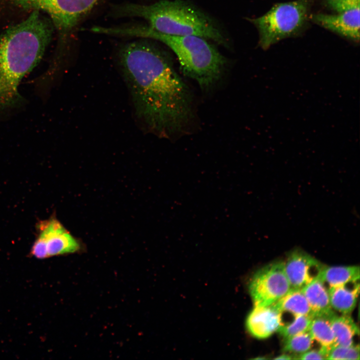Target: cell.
<instances>
[{"mask_svg": "<svg viewBox=\"0 0 360 360\" xmlns=\"http://www.w3.org/2000/svg\"><path fill=\"white\" fill-rule=\"evenodd\" d=\"M118 61L137 117L160 136L184 132L192 117V96L164 53L139 40L120 48Z\"/></svg>", "mask_w": 360, "mask_h": 360, "instance_id": "1", "label": "cell"}, {"mask_svg": "<svg viewBox=\"0 0 360 360\" xmlns=\"http://www.w3.org/2000/svg\"><path fill=\"white\" fill-rule=\"evenodd\" d=\"M52 33L51 22L33 10L0 34V114L20 101V82L40 62Z\"/></svg>", "mask_w": 360, "mask_h": 360, "instance_id": "2", "label": "cell"}, {"mask_svg": "<svg viewBox=\"0 0 360 360\" xmlns=\"http://www.w3.org/2000/svg\"><path fill=\"white\" fill-rule=\"evenodd\" d=\"M102 32L104 34L135 36L162 42L176 54L184 74L196 80L202 88L212 87L222 75L224 58L203 38L166 34L148 26H104Z\"/></svg>", "mask_w": 360, "mask_h": 360, "instance_id": "3", "label": "cell"}, {"mask_svg": "<svg viewBox=\"0 0 360 360\" xmlns=\"http://www.w3.org/2000/svg\"><path fill=\"white\" fill-rule=\"evenodd\" d=\"M114 12L116 16L142 18L150 28L160 33L196 36L225 46L228 44L208 16L182 0H162L150 4H124L116 6Z\"/></svg>", "mask_w": 360, "mask_h": 360, "instance_id": "4", "label": "cell"}, {"mask_svg": "<svg viewBox=\"0 0 360 360\" xmlns=\"http://www.w3.org/2000/svg\"><path fill=\"white\" fill-rule=\"evenodd\" d=\"M308 10V0H296L277 4L263 16L249 19L258 30L262 48L268 49L299 31L306 21Z\"/></svg>", "mask_w": 360, "mask_h": 360, "instance_id": "5", "label": "cell"}, {"mask_svg": "<svg viewBox=\"0 0 360 360\" xmlns=\"http://www.w3.org/2000/svg\"><path fill=\"white\" fill-rule=\"evenodd\" d=\"M37 229L38 234L30 251L32 257L46 259L74 253L80 248L78 241L56 218L40 222Z\"/></svg>", "mask_w": 360, "mask_h": 360, "instance_id": "6", "label": "cell"}, {"mask_svg": "<svg viewBox=\"0 0 360 360\" xmlns=\"http://www.w3.org/2000/svg\"><path fill=\"white\" fill-rule=\"evenodd\" d=\"M290 288L283 261L274 262L259 269L253 275L248 284V292L254 306L273 304Z\"/></svg>", "mask_w": 360, "mask_h": 360, "instance_id": "7", "label": "cell"}, {"mask_svg": "<svg viewBox=\"0 0 360 360\" xmlns=\"http://www.w3.org/2000/svg\"><path fill=\"white\" fill-rule=\"evenodd\" d=\"M24 8L42 10L63 32L74 28L101 0H18Z\"/></svg>", "mask_w": 360, "mask_h": 360, "instance_id": "8", "label": "cell"}, {"mask_svg": "<svg viewBox=\"0 0 360 360\" xmlns=\"http://www.w3.org/2000/svg\"><path fill=\"white\" fill-rule=\"evenodd\" d=\"M284 266L291 288L302 289L318 278L326 265L298 248L288 254Z\"/></svg>", "mask_w": 360, "mask_h": 360, "instance_id": "9", "label": "cell"}, {"mask_svg": "<svg viewBox=\"0 0 360 360\" xmlns=\"http://www.w3.org/2000/svg\"><path fill=\"white\" fill-rule=\"evenodd\" d=\"M316 24L344 37L360 40V6L338 12L336 14H317L312 16Z\"/></svg>", "mask_w": 360, "mask_h": 360, "instance_id": "10", "label": "cell"}, {"mask_svg": "<svg viewBox=\"0 0 360 360\" xmlns=\"http://www.w3.org/2000/svg\"><path fill=\"white\" fill-rule=\"evenodd\" d=\"M280 324V312L272 304L254 306L246 321L248 332L258 339L268 338L278 331Z\"/></svg>", "mask_w": 360, "mask_h": 360, "instance_id": "11", "label": "cell"}, {"mask_svg": "<svg viewBox=\"0 0 360 360\" xmlns=\"http://www.w3.org/2000/svg\"><path fill=\"white\" fill-rule=\"evenodd\" d=\"M310 307L313 318L335 314L330 304L326 286L318 277L301 289Z\"/></svg>", "mask_w": 360, "mask_h": 360, "instance_id": "12", "label": "cell"}, {"mask_svg": "<svg viewBox=\"0 0 360 360\" xmlns=\"http://www.w3.org/2000/svg\"><path fill=\"white\" fill-rule=\"evenodd\" d=\"M359 280L328 289L331 308L342 314H350L354 310L359 294Z\"/></svg>", "mask_w": 360, "mask_h": 360, "instance_id": "13", "label": "cell"}, {"mask_svg": "<svg viewBox=\"0 0 360 360\" xmlns=\"http://www.w3.org/2000/svg\"><path fill=\"white\" fill-rule=\"evenodd\" d=\"M272 305L280 312L289 313L293 316L306 315L313 318L310 307L301 289L290 288Z\"/></svg>", "mask_w": 360, "mask_h": 360, "instance_id": "14", "label": "cell"}, {"mask_svg": "<svg viewBox=\"0 0 360 360\" xmlns=\"http://www.w3.org/2000/svg\"><path fill=\"white\" fill-rule=\"evenodd\" d=\"M330 324L334 334L335 345L350 346L354 345V338L359 334V329L349 316H337L330 318Z\"/></svg>", "mask_w": 360, "mask_h": 360, "instance_id": "15", "label": "cell"}, {"mask_svg": "<svg viewBox=\"0 0 360 360\" xmlns=\"http://www.w3.org/2000/svg\"><path fill=\"white\" fill-rule=\"evenodd\" d=\"M328 289L344 285L348 282L359 280L360 267L357 266H325L318 276Z\"/></svg>", "mask_w": 360, "mask_h": 360, "instance_id": "16", "label": "cell"}, {"mask_svg": "<svg viewBox=\"0 0 360 360\" xmlns=\"http://www.w3.org/2000/svg\"><path fill=\"white\" fill-rule=\"evenodd\" d=\"M332 316L313 318L308 330L314 340L320 344L319 350L325 356L326 359L328 351L335 345L334 334L330 324V318Z\"/></svg>", "mask_w": 360, "mask_h": 360, "instance_id": "17", "label": "cell"}, {"mask_svg": "<svg viewBox=\"0 0 360 360\" xmlns=\"http://www.w3.org/2000/svg\"><path fill=\"white\" fill-rule=\"evenodd\" d=\"M284 340L282 350L295 354L296 356L310 350L314 342L308 330Z\"/></svg>", "mask_w": 360, "mask_h": 360, "instance_id": "18", "label": "cell"}, {"mask_svg": "<svg viewBox=\"0 0 360 360\" xmlns=\"http://www.w3.org/2000/svg\"><path fill=\"white\" fill-rule=\"evenodd\" d=\"M312 318L306 315L294 316L290 322L282 324L277 332L284 339L305 332L308 330Z\"/></svg>", "mask_w": 360, "mask_h": 360, "instance_id": "19", "label": "cell"}, {"mask_svg": "<svg viewBox=\"0 0 360 360\" xmlns=\"http://www.w3.org/2000/svg\"><path fill=\"white\" fill-rule=\"evenodd\" d=\"M326 359L359 360V345L350 346L334 345L328 351Z\"/></svg>", "mask_w": 360, "mask_h": 360, "instance_id": "20", "label": "cell"}, {"mask_svg": "<svg viewBox=\"0 0 360 360\" xmlns=\"http://www.w3.org/2000/svg\"><path fill=\"white\" fill-rule=\"evenodd\" d=\"M360 0H328L329 5L338 12L360 6Z\"/></svg>", "mask_w": 360, "mask_h": 360, "instance_id": "21", "label": "cell"}, {"mask_svg": "<svg viewBox=\"0 0 360 360\" xmlns=\"http://www.w3.org/2000/svg\"><path fill=\"white\" fill-rule=\"evenodd\" d=\"M296 359L300 360H324L325 356L320 350H308L305 352L296 356Z\"/></svg>", "mask_w": 360, "mask_h": 360, "instance_id": "22", "label": "cell"}, {"mask_svg": "<svg viewBox=\"0 0 360 360\" xmlns=\"http://www.w3.org/2000/svg\"><path fill=\"white\" fill-rule=\"evenodd\" d=\"M295 356L288 354L286 353L283 354H280L277 357L275 358L274 359L275 360H292V359H294Z\"/></svg>", "mask_w": 360, "mask_h": 360, "instance_id": "23", "label": "cell"}]
</instances>
